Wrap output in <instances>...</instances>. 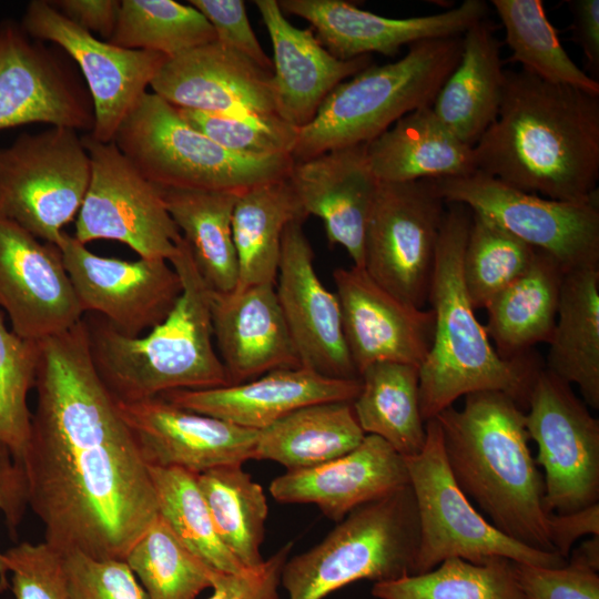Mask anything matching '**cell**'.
Instances as JSON below:
<instances>
[{"instance_id":"cell-12","label":"cell","mask_w":599,"mask_h":599,"mask_svg":"<svg viewBox=\"0 0 599 599\" xmlns=\"http://www.w3.org/2000/svg\"><path fill=\"white\" fill-rule=\"evenodd\" d=\"M445 204L430 180L379 182L369 214L363 268L417 308L427 303Z\"/></svg>"},{"instance_id":"cell-11","label":"cell","mask_w":599,"mask_h":599,"mask_svg":"<svg viewBox=\"0 0 599 599\" xmlns=\"http://www.w3.org/2000/svg\"><path fill=\"white\" fill-rule=\"evenodd\" d=\"M446 203L480 213L529 246L555 258L564 272L599 267V199L565 202L528 193L475 171L432 180Z\"/></svg>"},{"instance_id":"cell-1","label":"cell","mask_w":599,"mask_h":599,"mask_svg":"<svg viewBox=\"0 0 599 599\" xmlns=\"http://www.w3.org/2000/svg\"><path fill=\"white\" fill-rule=\"evenodd\" d=\"M38 345L28 504L59 552L124 560L159 516L149 466L95 369L84 316Z\"/></svg>"},{"instance_id":"cell-9","label":"cell","mask_w":599,"mask_h":599,"mask_svg":"<svg viewBox=\"0 0 599 599\" xmlns=\"http://www.w3.org/2000/svg\"><path fill=\"white\" fill-rule=\"evenodd\" d=\"M426 433L423 450L405 458L419 522L415 575L450 558L479 562L504 557L550 568L567 564L556 552L537 550L509 538L486 519L455 481L435 418L426 422Z\"/></svg>"},{"instance_id":"cell-16","label":"cell","mask_w":599,"mask_h":599,"mask_svg":"<svg viewBox=\"0 0 599 599\" xmlns=\"http://www.w3.org/2000/svg\"><path fill=\"white\" fill-rule=\"evenodd\" d=\"M57 245L83 313L102 316L125 336L160 325L182 292L167 261L99 256L64 231Z\"/></svg>"},{"instance_id":"cell-30","label":"cell","mask_w":599,"mask_h":599,"mask_svg":"<svg viewBox=\"0 0 599 599\" xmlns=\"http://www.w3.org/2000/svg\"><path fill=\"white\" fill-rule=\"evenodd\" d=\"M500 43L481 20L461 37L458 63L437 92L432 109L464 143L474 146L496 120L505 89Z\"/></svg>"},{"instance_id":"cell-19","label":"cell","mask_w":599,"mask_h":599,"mask_svg":"<svg viewBox=\"0 0 599 599\" xmlns=\"http://www.w3.org/2000/svg\"><path fill=\"white\" fill-rule=\"evenodd\" d=\"M302 224L290 223L282 240L275 291L284 319L303 367L329 378L357 379L339 301L315 271L314 253Z\"/></svg>"},{"instance_id":"cell-32","label":"cell","mask_w":599,"mask_h":599,"mask_svg":"<svg viewBox=\"0 0 599 599\" xmlns=\"http://www.w3.org/2000/svg\"><path fill=\"white\" fill-rule=\"evenodd\" d=\"M564 274L555 258L537 250L529 267L487 305L484 327L502 358L525 356L549 342Z\"/></svg>"},{"instance_id":"cell-13","label":"cell","mask_w":599,"mask_h":599,"mask_svg":"<svg viewBox=\"0 0 599 599\" xmlns=\"http://www.w3.org/2000/svg\"><path fill=\"white\" fill-rule=\"evenodd\" d=\"M90 163L89 186L75 220L82 244L118 241L140 257L170 261L182 235L169 214L161 189L149 182L114 142L82 136Z\"/></svg>"},{"instance_id":"cell-33","label":"cell","mask_w":599,"mask_h":599,"mask_svg":"<svg viewBox=\"0 0 599 599\" xmlns=\"http://www.w3.org/2000/svg\"><path fill=\"white\" fill-rule=\"evenodd\" d=\"M364 437L351 402L315 403L258 430L254 459L278 463L286 471L306 469L343 456Z\"/></svg>"},{"instance_id":"cell-54","label":"cell","mask_w":599,"mask_h":599,"mask_svg":"<svg viewBox=\"0 0 599 599\" xmlns=\"http://www.w3.org/2000/svg\"><path fill=\"white\" fill-rule=\"evenodd\" d=\"M572 34L581 47L588 68L596 74L599 70V1L571 0Z\"/></svg>"},{"instance_id":"cell-2","label":"cell","mask_w":599,"mask_h":599,"mask_svg":"<svg viewBox=\"0 0 599 599\" xmlns=\"http://www.w3.org/2000/svg\"><path fill=\"white\" fill-rule=\"evenodd\" d=\"M496 120L473 146L476 171L565 202L598 197L599 94L505 71Z\"/></svg>"},{"instance_id":"cell-38","label":"cell","mask_w":599,"mask_h":599,"mask_svg":"<svg viewBox=\"0 0 599 599\" xmlns=\"http://www.w3.org/2000/svg\"><path fill=\"white\" fill-rule=\"evenodd\" d=\"M510 49V61L550 83L599 94V82L581 70L565 50L541 0H493Z\"/></svg>"},{"instance_id":"cell-31","label":"cell","mask_w":599,"mask_h":599,"mask_svg":"<svg viewBox=\"0 0 599 599\" xmlns=\"http://www.w3.org/2000/svg\"><path fill=\"white\" fill-rule=\"evenodd\" d=\"M544 368L599 408V267L566 272Z\"/></svg>"},{"instance_id":"cell-14","label":"cell","mask_w":599,"mask_h":599,"mask_svg":"<svg viewBox=\"0 0 599 599\" xmlns=\"http://www.w3.org/2000/svg\"><path fill=\"white\" fill-rule=\"evenodd\" d=\"M529 439L538 447L549 514H569L599 504V420L571 386L544 367L525 412Z\"/></svg>"},{"instance_id":"cell-4","label":"cell","mask_w":599,"mask_h":599,"mask_svg":"<svg viewBox=\"0 0 599 599\" xmlns=\"http://www.w3.org/2000/svg\"><path fill=\"white\" fill-rule=\"evenodd\" d=\"M427 302L434 314L430 349L419 367V399L425 422L476 392H500L525 412L538 372L529 353L502 358L477 319L463 276V255L471 211L446 203Z\"/></svg>"},{"instance_id":"cell-27","label":"cell","mask_w":599,"mask_h":599,"mask_svg":"<svg viewBox=\"0 0 599 599\" xmlns=\"http://www.w3.org/2000/svg\"><path fill=\"white\" fill-rule=\"evenodd\" d=\"M211 318L229 386L278 368L301 367L275 285L227 293L211 291Z\"/></svg>"},{"instance_id":"cell-23","label":"cell","mask_w":599,"mask_h":599,"mask_svg":"<svg viewBox=\"0 0 599 599\" xmlns=\"http://www.w3.org/2000/svg\"><path fill=\"white\" fill-rule=\"evenodd\" d=\"M150 87L179 109L226 115L276 114L272 72L217 41L167 59Z\"/></svg>"},{"instance_id":"cell-37","label":"cell","mask_w":599,"mask_h":599,"mask_svg":"<svg viewBox=\"0 0 599 599\" xmlns=\"http://www.w3.org/2000/svg\"><path fill=\"white\" fill-rule=\"evenodd\" d=\"M197 483L222 544L244 568L260 567L268 514L262 486L242 465L207 470L197 475Z\"/></svg>"},{"instance_id":"cell-20","label":"cell","mask_w":599,"mask_h":599,"mask_svg":"<svg viewBox=\"0 0 599 599\" xmlns=\"http://www.w3.org/2000/svg\"><path fill=\"white\" fill-rule=\"evenodd\" d=\"M278 4L284 13L308 21L318 42L344 61L369 53L394 57L404 45L463 37L488 12L483 0H465L439 13L404 19L383 17L344 0H281Z\"/></svg>"},{"instance_id":"cell-10","label":"cell","mask_w":599,"mask_h":599,"mask_svg":"<svg viewBox=\"0 0 599 599\" xmlns=\"http://www.w3.org/2000/svg\"><path fill=\"white\" fill-rule=\"evenodd\" d=\"M90 175L78 131L51 126L21 133L0 148V216L57 245L63 226L79 213Z\"/></svg>"},{"instance_id":"cell-35","label":"cell","mask_w":599,"mask_h":599,"mask_svg":"<svg viewBox=\"0 0 599 599\" xmlns=\"http://www.w3.org/2000/svg\"><path fill=\"white\" fill-rule=\"evenodd\" d=\"M361 389L352 402L355 417L365 435H375L408 458L426 443V422L419 399V367L382 362L361 374Z\"/></svg>"},{"instance_id":"cell-53","label":"cell","mask_w":599,"mask_h":599,"mask_svg":"<svg viewBox=\"0 0 599 599\" xmlns=\"http://www.w3.org/2000/svg\"><path fill=\"white\" fill-rule=\"evenodd\" d=\"M549 536L554 550L568 559L577 540L599 536V504L569 514H551Z\"/></svg>"},{"instance_id":"cell-46","label":"cell","mask_w":599,"mask_h":599,"mask_svg":"<svg viewBox=\"0 0 599 599\" xmlns=\"http://www.w3.org/2000/svg\"><path fill=\"white\" fill-rule=\"evenodd\" d=\"M70 599H148L125 560L60 552Z\"/></svg>"},{"instance_id":"cell-44","label":"cell","mask_w":599,"mask_h":599,"mask_svg":"<svg viewBox=\"0 0 599 599\" xmlns=\"http://www.w3.org/2000/svg\"><path fill=\"white\" fill-rule=\"evenodd\" d=\"M38 359V342L9 331L0 312V445L21 464L31 432L27 398L34 387Z\"/></svg>"},{"instance_id":"cell-21","label":"cell","mask_w":599,"mask_h":599,"mask_svg":"<svg viewBox=\"0 0 599 599\" xmlns=\"http://www.w3.org/2000/svg\"><path fill=\"white\" fill-rule=\"evenodd\" d=\"M116 402L148 466L200 475L254 459L258 430L184 409L161 396Z\"/></svg>"},{"instance_id":"cell-39","label":"cell","mask_w":599,"mask_h":599,"mask_svg":"<svg viewBox=\"0 0 599 599\" xmlns=\"http://www.w3.org/2000/svg\"><path fill=\"white\" fill-rule=\"evenodd\" d=\"M372 595L377 599H528L514 561L504 557L479 562L450 558L423 573L376 582Z\"/></svg>"},{"instance_id":"cell-28","label":"cell","mask_w":599,"mask_h":599,"mask_svg":"<svg viewBox=\"0 0 599 599\" xmlns=\"http://www.w3.org/2000/svg\"><path fill=\"white\" fill-rule=\"evenodd\" d=\"M273 47L272 88L276 114L296 129L307 125L325 98L372 64L369 55L338 60L309 29L291 24L276 0H255Z\"/></svg>"},{"instance_id":"cell-15","label":"cell","mask_w":599,"mask_h":599,"mask_svg":"<svg viewBox=\"0 0 599 599\" xmlns=\"http://www.w3.org/2000/svg\"><path fill=\"white\" fill-rule=\"evenodd\" d=\"M20 24L29 37L57 44L77 62L94 110L89 134L103 143L114 141L118 128L169 59L99 40L45 0L29 2Z\"/></svg>"},{"instance_id":"cell-26","label":"cell","mask_w":599,"mask_h":599,"mask_svg":"<svg viewBox=\"0 0 599 599\" xmlns=\"http://www.w3.org/2000/svg\"><path fill=\"white\" fill-rule=\"evenodd\" d=\"M361 380L323 376L306 367L278 368L252 380L210 389H179L161 397L184 409L261 430L315 403L353 402Z\"/></svg>"},{"instance_id":"cell-43","label":"cell","mask_w":599,"mask_h":599,"mask_svg":"<svg viewBox=\"0 0 599 599\" xmlns=\"http://www.w3.org/2000/svg\"><path fill=\"white\" fill-rule=\"evenodd\" d=\"M535 248L471 211L463 276L473 308L483 309L531 264Z\"/></svg>"},{"instance_id":"cell-42","label":"cell","mask_w":599,"mask_h":599,"mask_svg":"<svg viewBox=\"0 0 599 599\" xmlns=\"http://www.w3.org/2000/svg\"><path fill=\"white\" fill-rule=\"evenodd\" d=\"M124 560L148 599H196L220 572L190 551L160 516Z\"/></svg>"},{"instance_id":"cell-36","label":"cell","mask_w":599,"mask_h":599,"mask_svg":"<svg viewBox=\"0 0 599 599\" xmlns=\"http://www.w3.org/2000/svg\"><path fill=\"white\" fill-rule=\"evenodd\" d=\"M161 192L205 283L215 292L234 291L238 267L232 214L238 194L172 189Z\"/></svg>"},{"instance_id":"cell-48","label":"cell","mask_w":599,"mask_h":599,"mask_svg":"<svg viewBox=\"0 0 599 599\" xmlns=\"http://www.w3.org/2000/svg\"><path fill=\"white\" fill-rule=\"evenodd\" d=\"M518 583L528 599H599L598 571L568 562L540 567L515 562Z\"/></svg>"},{"instance_id":"cell-40","label":"cell","mask_w":599,"mask_h":599,"mask_svg":"<svg viewBox=\"0 0 599 599\" xmlns=\"http://www.w3.org/2000/svg\"><path fill=\"white\" fill-rule=\"evenodd\" d=\"M216 41L207 19L193 6L173 0H122L109 42L174 58Z\"/></svg>"},{"instance_id":"cell-34","label":"cell","mask_w":599,"mask_h":599,"mask_svg":"<svg viewBox=\"0 0 599 599\" xmlns=\"http://www.w3.org/2000/svg\"><path fill=\"white\" fill-rule=\"evenodd\" d=\"M305 219L287 179L238 194L232 214L238 267L235 290L276 284L284 231L290 223Z\"/></svg>"},{"instance_id":"cell-24","label":"cell","mask_w":599,"mask_h":599,"mask_svg":"<svg viewBox=\"0 0 599 599\" xmlns=\"http://www.w3.org/2000/svg\"><path fill=\"white\" fill-rule=\"evenodd\" d=\"M286 179L306 216L322 220L328 243L344 247L353 266L363 268L365 233L379 183L365 144L294 162Z\"/></svg>"},{"instance_id":"cell-7","label":"cell","mask_w":599,"mask_h":599,"mask_svg":"<svg viewBox=\"0 0 599 599\" xmlns=\"http://www.w3.org/2000/svg\"><path fill=\"white\" fill-rule=\"evenodd\" d=\"M419 522L410 485L352 510L326 537L288 558L281 585L288 599H323L358 580L415 575Z\"/></svg>"},{"instance_id":"cell-41","label":"cell","mask_w":599,"mask_h":599,"mask_svg":"<svg viewBox=\"0 0 599 599\" xmlns=\"http://www.w3.org/2000/svg\"><path fill=\"white\" fill-rule=\"evenodd\" d=\"M159 516L179 540L211 568L229 573L245 570L219 538L197 475L149 466Z\"/></svg>"},{"instance_id":"cell-52","label":"cell","mask_w":599,"mask_h":599,"mask_svg":"<svg viewBox=\"0 0 599 599\" xmlns=\"http://www.w3.org/2000/svg\"><path fill=\"white\" fill-rule=\"evenodd\" d=\"M67 19L87 30L98 32L105 41L112 37L121 7L119 0L49 1Z\"/></svg>"},{"instance_id":"cell-5","label":"cell","mask_w":599,"mask_h":599,"mask_svg":"<svg viewBox=\"0 0 599 599\" xmlns=\"http://www.w3.org/2000/svg\"><path fill=\"white\" fill-rule=\"evenodd\" d=\"M169 262L181 278L182 292L166 318L144 336H125L95 314L84 317L95 369L119 402L229 386L214 345L212 290L183 237Z\"/></svg>"},{"instance_id":"cell-22","label":"cell","mask_w":599,"mask_h":599,"mask_svg":"<svg viewBox=\"0 0 599 599\" xmlns=\"http://www.w3.org/2000/svg\"><path fill=\"white\" fill-rule=\"evenodd\" d=\"M345 341L359 374L382 362L420 367L433 342V311L409 305L374 282L364 268L333 271Z\"/></svg>"},{"instance_id":"cell-25","label":"cell","mask_w":599,"mask_h":599,"mask_svg":"<svg viewBox=\"0 0 599 599\" xmlns=\"http://www.w3.org/2000/svg\"><path fill=\"white\" fill-rule=\"evenodd\" d=\"M408 485L405 457L380 437L365 435L343 456L276 477L270 493L280 502L314 504L337 524L355 508Z\"/></svg>"},{"instance_id":"cell-51","label":"cell","mask_w":599,"mask_h":599,"mask_svg":"<svg viewBox=\"0 0 599 599\" xmlns=\"http://www.w3.org/2000/svg\"><path fill=\"white\" fill-rule=\"evenodd\" d=\"M28 504L27 477L21 463L16 461L9 450L0 445V510L6 522L14 532L21 522ZM9 586L8 565L0 552V590Z\"/></svg>"},{"instance_id":"cell-47","label":"cell","mask_w":599,"mask_h":599,"mask_svg":"<svg viewBox=\"0 0 599 599\" xmlns=\"http://www.w3.org/2000/svg\"><path fill=\"white\" fill-rule=\"evenodd\" d=\"M4 557L13 599H70L62 556L45 541L21 542Z\"/></svg>"},{"instance_id":"cell-17","label":"cell","mask_w":599,"mask_h":599,"mask_svg":"<svg viewBox=\"0 0 599 599\" xmlns=\"http://www.w3.org/2000/svg\"><path fill=\"white\" fill-rule=\"evenodd\" d=\"M47 123L74 131L94 125L91 97L77 74L20 23L0 22V131Z\"/></svg>"},{"instance_id":"cell-6","label":"cell","mask_w":599,"mask_h":599,"mask_svg":"<svg viewBox=\"0 0 599 599\" xmlns=\"http://www.w3.org/2000/svg\"><path fill=\"white\" fill-rule=\"evenodd\" d=\"M460 53L461 37L426 40L394 62L370 64L343 81L298 130L293 161L367 144L405 114L432 105Z\"/></svg>"},{"instance_id":"cell-8","label":"cell","mask_w":599,"mask_h":599,"mask_svg":"<svg viewBox=\"0 0 599 599\" xmlns=\"http://www.w3.org/2000/svg\"><path fill=\"white\" fill-rule=\"evenodd\" d=\"M113 142L149 182L163 190L241 194L286 179L294 163L292 156L251 158L224 149L153 92L138 100Z\"/></svg>"},{"instance_id":"cell-3","label":"cell","mask_w":599,"mask_h":599,"mask_svg":"<svg viewBox=\"0 0 599 599\" xmlns=\"http://www.w3.org/2000/svg\"><path fill=\"white\" fill-rule=\"evenodd\" d=\"M435 419L449 470L468 499L504 535L556 552L544 475L528 445L525 410L506 394L485 390L466 395L461 409L450 406Z\"/></svg>"},{"instance_id":"cell-55","label":"cell","mask_w":599,"mask_h":599,"mask_svg":"<svg viewBox=\"0 0 599 599\" xmlns=\"http://www.w3.org/2000/svg\"><path fill=\"white\" fill-rule=\"evenodd\" d=\"M567 561L598 571L599 536H591L590 539L582 541L577 548L571 549Z\"/></svg>"},{"instance_id":"cell-18","label":"cell","mask_w":599,"mask_h":599,"mask_svg":"<svg viewBox=\"0 0 599 599\" xmlns=\"http://www.w3.org/2000/svg\"><path fill=\"white\" fill-rule=\"evenodd\" d=\"M0 307L20 337L39 342L84 316L61 251L0 216Z\"/></svg>"},{"instance_id":"cell-29","label":"cell","mask_w":599,"mask_h":599,"mask_svg":"<svg viewBox=\"0 0 599 599\" xmlns=\"http://www.w3.org/2000/svg\"><path fill=\"white\" fill-rule=\"evenodd\" d=\"M365 148L368 165L383 183L457 177L476 171L473 146L460 141L432 105L405 114Z\"/></svg>"},{"instance_id":"cell-49","label":"cell","mask_w":599,"mask_h":599,"mask_svg":"<svg viewBox=\"0 0 599 599\" xmlns=\"http://www.w3.org/2000/svg\"><path fill=\"white\" fill-rule=\"evenodd\" d=\"M211 23L216 41L273 73V62L261 47L243 0H190Z\"/></svg>"},{"instance_id":"cell-50","label":"cell","mask_w":599,"mask_h":599,"mask_svg":"<svg viewBox=\"0 0 599 599\" xmlns=\"http://www.w3.org/2000/svg\"><path fill=\"white\" fill-rule=\"evenodd\" d=\"M292 547L293 542L285 544L257 568L235 573L220 571L206 599H278L282 569Z\"/></svg>"},{"instance_id":"cell-45","label":"cell","mask_w":599,"mask_h":599,"mask_svg":"<svg viewBox=\"0 0 599 599\" xmlns=\"http://www.w3.org/2000/svg\"><path fill=\"white\" fill-rule=\"evenodd\" d=\"M176 110L192 128L224 149L245 156H292L298 135V129L276 114L226 115Z\"/></svg>"}]
</instances>
